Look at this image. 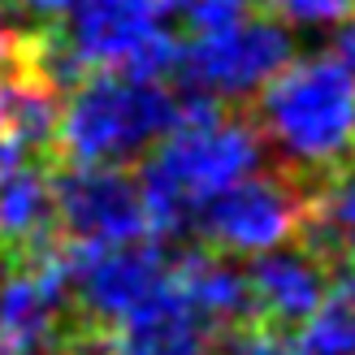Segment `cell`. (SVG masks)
I'll use <instances>...</instances> for the list:
<instances>
[{
    "instance_id": "6da1fadb",
    "label": "cell",
    "mask_w": 355,
    "mask_h": 355,
    "mask_svg": "<svg viewBox=\"0 0 355 355\" xmlns=\"http://www.w3.org/2000/svg\"><path fill=\"white\" fill-rule=\"evenodd\" d=\"M256 121L282 152V173L312 195L355 169V74L334 57L286 61L260 87Z\"/></svg>"
},
{
    "instance_id": "7a4b0ae2",
    "label": "cell",
    "mask_w": 355,
    "mask_h": 355,
    "mask_svg": "<svg viewBox=\"0 0 355 355\" xmlns=\"http://www.w3.org/2000/svg\"><path fill=\"white\" fill-rule=\"evenodd\" d=\"M165 130H173V92L117 69H96L61 109L57 165H126Z\"/></svg>"
},
{
    "instance_id": "3957f363",
    "label": "cell",
    "mask_w": 355,
    "mask_h": 355,
    "mask_svg": "<svg viewBox=\"0 0 355 355\" xmlns=\"http://www.w3.org/2000/svg\"><path fill=\"white\" fill-rule=\"evenodd\" d=\"M321 195L299 187L291 173H247L200 208L195 230L212 252H269L286 243Z\"/></svg>"
},
{
    "instance_id": "277c9868",
    "label": "cell",
    "mask_w": 355,
    "mask_h": 355,
    "mask_svg": "<svg viewBox=\"0 0 355 355\" xmlns=\"http://www.w3.org/2000/svg\"><path fill=\"white\" fill-rule=\"evenodd\" d=\"M291 57H295L291 31L282 26L273 13L252 9L243 22L225 26V31H212V35H195L191 44H182V57H178V69L169 78L204 87L212 96L247 100Z\"/></svg>"
},
{
    "instance_id": "5b68a950",
    "label": "cell",
    "mask_w": 355,
    "mask_h": 355,
    "mask_svg": "<svg viewBox=\"0 0 355 355\" xmlns=\"http://www.w3.org/2000/svg\"><path fill=\"white\" fill-rule=\"evenodd\" d=\"M61 234L83 243H130L148 234L139 178L126 165H48Z\"/></svg>"
},
{
    "instance_id": "8992f818",
    "label": "cell",
    "mask_w": 355,
    "mask_h": 355,
    "mask_svg": "<svg viewBox=\"0 0 355 355\" xmlns=\"http://www.w3.org/2000/svg\"><path fill=\"white\" fill-rule=\"evenodd\" d=\"M247 286H252V299H256V316L291 329V325H304L325 304L329 273L304 247H295V252H273L269 247V256H256Z\"/></svg>"
},
{
    "instance_id": "52a82bcc",
    "label": "cell",
    "mask_w": 355,
    "mask_h": 355,
    "mask_svg": "<svg viewBox=\"0 0 355 355\" xmlns=\"http://www.w3.org/2000/svg\"><path fill=\"white\" fill-rule=\"evenodd\" d=\"M65 13L69 26L61 31L87 69H117L152 26H161L156 0H74Z\"/></svg>"
},
{
    "instance_id": "ba28073f",
    "label": "cell",
    "mask_w": 355,
    "mask_h": 355,
    "mask_svg": "<svg viewBox=\"0 0 355 355\" xmlns=\"http://www.w3.org/2000/svg\"><path fill=\"white\" fill-rule=\"evenodd\" d=\"M295 343L308 355H355V308L334 291L329 304H321L304 321Z\"/></svg>"
},
{
    "instance_id": "9c48e42d",
    "label": "cell",
    "mask_w": 355,
    "mask_h": 355,
    "mask_svg": "<svg viewBox=\"0 0 355 355\" xmlns=\"http://www.w3.org/2000/svg\"><path fill=\"white\" fill-rule=\"evenodd\" d=\"M9 5L17 9V13H26L31 22H52V17H61L74 0H9Z\"/></svg>"
},
{
    "instance_id": "30bf717a",
    "label": "cell",
    "mask_w": 355,
    "mask_h": 355,
    "mask_svg": "<svg viewBox=\"0 0 355 355\" xmlns=\"http://www.w3.org/2000/svg\"><path fill=\"white\" fill-rule=\"evenodd\" d=\"M343 31L338 35H334V61H338L343 69H351V74H355V9L343 17Z\"/></svg>"
},
{
    "instance_id": "8fae6325",
    "label": "cell",
    "mask_w": 355,
    "mask_h": 355,
    "mask_svg": "<svg viewBox=\"0 0 355 355\" xmlns=\"http://www.w3.org/2000/svg\"><path fill=\"white\" fill-rule=\"evenodd\" d=\"M334 291H338V295H343V299H347V304H351V308H355V273H343V277H338V282H334Z\"/></svg>"
}]
</instances>
